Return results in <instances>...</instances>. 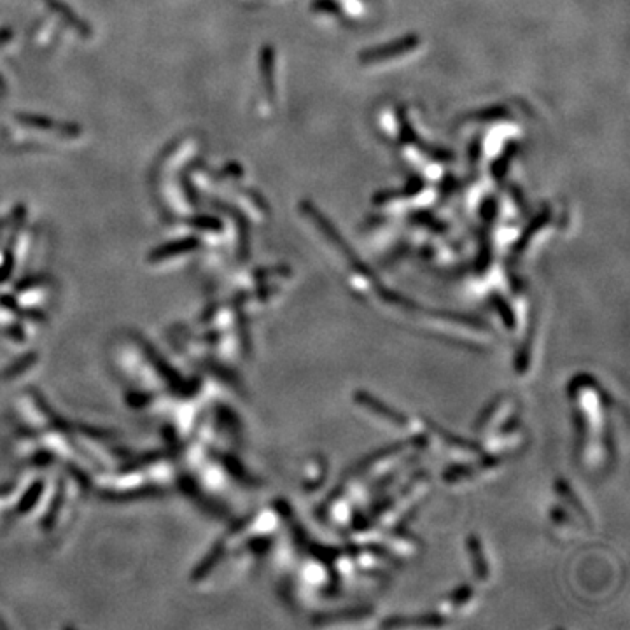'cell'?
I'll return each instance as SVG.
<instances>
[{
  "label": "cell",
  "mask_w": 630,
  "mask_h": 630,
  "mask_svg": "<svg viewBox=\"0 0 630 630\" xmlns=\"http://www.w3.org/2000/svg\"><path fill=\"white\" fill-rule=\"evenodd\" d=\"M312 9L319 11V13H327L333 14V16H340V7L335 0H315L312 4Z\"/></svg>",
  "instance_id": "obj_2"
},
{
  "label": "cell",
  "mask_w": 630,
  "mask_h": 630,
  "mask_svg": "<svg viewBox=\"0 0 630 630\" xmlns=\"http://www.w3.org/2000/svg\"><path fill=\"white\" fill-rule=\"evenodd\" d=\"M513 152H515V146H510V149H508V152H504L503 158L499 159L498 163H495V168H494L495 175H499V177H501L503 172H506L508 163H510V159L513 158Z\"/></svg>",
  "instance_id": "obj_3"
},
{
  "label": "cell",
  "mask_w": 630,
  "mask_h": 630,
  "mask_svg": "<svg viewBox=\"0 0 630 630\" xmlns=\"http://www.w3.org/2000/svg\"><path fill=\"white\" fill-rule=\"evenodd\" d=\"M419 37L417 36H404L398 41H392L385 46H378V48L366 49L359 55L361 63H378V62H387V60L398 58V56L404 55V53L414 51L419 46Z\"/></svg>",
  "instance_id": "obj_1"
}]
</instances>
